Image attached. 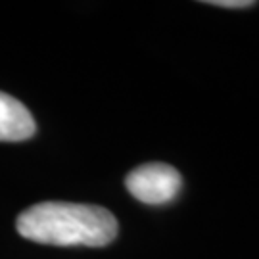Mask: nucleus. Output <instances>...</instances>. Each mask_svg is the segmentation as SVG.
Here are the masks:
<instances>
[{
  "label": "nucleus",
  "instance_id": "20e7f679",
  "mask_svg": "<svg viewBox=\"0 0 259 259\" xmlns=\"http://www.w3.org/2000/svg\"><path fill=\"white\" fill-rule=\"evenodd\" d=\"M205 4L219 6V8H251V6H255L253 0H207Z\"/></svg>",
  "mask_w": 259,
  "mask_h": 259
},
{
  "label": "nucleus",
  "instance_id": "f03ea898",
  "mask_svg": "<svg viewBox=\"0 0 259 259\" xmlns=\"http://www.w3.org/2000/svg\"><path fill=\"white\" fill-rule=\"evenodd\" d=\"M125 186L133 198L146 205H165L181 192L183 177L167 163H144L125 177Z\"/></svg>",
  "mask_w": 259,
  "mask_h": 259
},
{
  "label": "nucleus",
  "instance_id": "f257e3e1",
  "mask_svg": "<svg viewBox=\"0 0 259 259\" xmlns=\"http://www.w3.org/2000/svg\"><path fill=\"white\" fill-rule=\"evenodd\" d=\"M16 229L23 238L38 244L102 248L115 240L117 219L102 205L42 202L21 213Z\"/></svg>",
  "mask_w": 259,
  "mask_h": 259
},
{
  "label": "nucleus",
  "instance_id": "7ed1b4c3",
  "mask_svg": "<svg viewBox=\"0 0 259 259\" xmlns=\"http://www.w3.org/2000/svg\"><path fill=\"white\" fill-rule=\"evenodd\" d=\"M31 111L14 96L0 93V142H21L35 135Z\"/></svg>",
  "mask_w": 259,
  "mask_h": 259
}]
</instances>
